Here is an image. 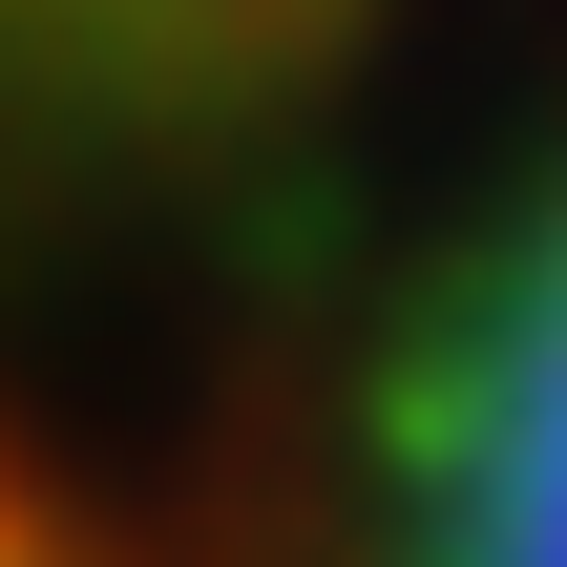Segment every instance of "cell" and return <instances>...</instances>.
I'll list each match as a JSON object with an SVG mask.
<instances>
[{"label":"cell","mask_w":567,"mask_h":567,"mask_svg":"<svg viewBox=\"0 0 567 567\" xmlns=\"http://www.w3.org/2000/svg\"><path fill=\"white\" fill-rule=\"evenodd\" d=\"M442 567H567V252L526 274L505 358H484V421H463V547Z\"/></svg>","instance_id":"obj_1"},{"label":"cell","mask_w":567,"mask_h":567,"mask_svg":"<svg viewBox=\"0 0 567 567\" xmlns=\"http://www.w3.org/2000/svg\"><path fill=\"white\" fill-rule=\"evenodd\" d=\"M0 567H147V547H126L105 505H63V484H42V463L0 442Z\"/></svg>","instance_id":"obj_2"}]
</instances>
